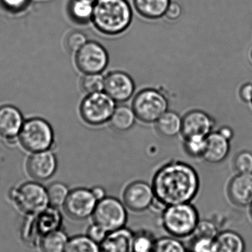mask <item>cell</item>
<instances>
[{
	"label": "cell",
	"mask_w": 252,
	"mask_h": 252,
	"mask_svg": "<svg viewBox=\"0 0 252 252\" xmlns=\"http://www.w3.org/2000/svg\"><path fill=\"white\" fill-rule=\"evenodd\" d=\"M152 186L158 207L190 203L199 191V176L187 163L170 161L156 172Z\"/></svg>",
	"instance_id": "1"
},
{
	"label": "cell",
	"mask_w": 252,
	"mask_h": 252,
	"mask_svg": "<svg viewBox=\"0 0 252 252\" xmlns=\"http://www.w3.org/2000/svg\"><path fill=\"white\" fill-rule=\"evenodd\" d=\"M133 11L127 0H97L94 4L92 22L98 31L117 35L128 29Z\"/></svg>",
	"instance_id": "2"
},
{
	"label": "cell",
	"mask_w": 252,
	"mask_h": 252,
	"mask_svg": "<svg viewBox=\"0 0 252 252\" xmlns=\"http://www.w3.org/2000/svg\"><path fill=\"white\" fill-rule=\"evenodd\" d=\"M199 220L198 210L191 203L166 207L161 216L166 232L179 239L192 236Z\"/></svg>",
	"instance_id": "3"
},
{
	"label": "cell",
	"mask_w": 252,
	"mask_h": 252,
	"mask_svg": "<svg viewBox=\"0 0 252 252\" xmlns=\"http://www.w3.org/2000/svg\"><path fill=\"white\" fill-rule=\"evenodd\" d=\"M17 140L28 152L47 151L51 149L54 143V131L45 120L30 118L24 122Z\"/></svg>",
	"instance_id": "4"
},
{
	"label": "cell",
	"mask_w": 252,
	"mask_h": 252,
	"mask_svg": "<svg viewBox=\"0 0 252 252\" xmlns=\"http://www.w3.org/2000/svg\"><path fill=\"white\" fill-rule=\"evenodd\" d=\"M169 101L159 90L144 89L136 94L132 103V108L136 118L145 124H154L167 111Z\"/></svg>",
	"instance_id": "5"
},
{
	"label": "cell",
	"mask_w": 252,
	"mask_h": 252,
	"mask_svg": "<svg viewBox=\"0 0 252 252\" xmlns=\"http://www.w3.org/2000/svg\"><path fill=\"white\" fill-rule=\"evenodd\" d=\"M115 107L116 103L105 92L89 94L80 103V116L88 125L102 126L109 122Z\"/></svg>",
	"instance_id": "6"
},
{
	"label": "cell",
	"mask_w": 252,
	"mask_h": 252,
	"mask_svg": "<svg viewBox=\"0 0 252 252\" xmlns=\"http://www.w3.org/2000/svg\"><path fill=\"white\" fill-rule=\"evenodd\" d=\"M93 223L108 232L125 227L127 221V207L114 197L106 196L99 201L93 215Z\"/></svg>",
	"instance_id": "7"
},
{
	"label": "cell",
	"mask_w": 252,
	"mask_h": 252,
	"mask_svg": "<svg viewBox=\"0 0 252 252\" xmlns=\"http://www.w3.org/2000/svg\"><path fill=\"white\" fill-rule=\"evenodd\" d=\"M11 197L18 209L30 216L48 207L47 189L37 182L22 184L12 191Z\"/></svg>",
	"instance_id": "8"
},
{
	"label": "cell",
	"mask_w": 252,
	"mask_h": 252,
	"mask_svg": "<svg viewBox=\"0 0 252 252\" xmlns=\"http://www.w3.org/2000/svg\"><path fill=\"white\" fill-rule=\"evenodd\" d=\"M75 66L83 74H99L106 69L109 55L105 47L96 41L87 42L75 53Z\"/></svg>",
	"instance_id": "9"
},
{
	"label": "cell",
	"mask_w": 252,
	"mask_h": 252,
	"mask_svg": "<svg viewBox=\"0 0 252 252\" xmlns=\"http://www.w3.org/2000/svg\"><path fill=\"white\" fill-rule=\"evenodd\" d=\"M97 202L91 189L76 188L70 191L63 207L71 219L84 220L92 216Z\"/></svg>",
	"instance_id": "10"
},
{
	"label": "cell",
	"mask_w": 252,
	"mask_h": 252,
	"mask_svg": "<svg viewBox=\"0 0 252 252\" xmlns=\"http://www.w3.org/2000/svg\"><path fill=\"white\" fill-rule=\"evenodd\" d=\"M123 200L127 208L135 213L146 211L153 205L155 193L152 185L143 181H136L126 187Z\"/></svg>",
	"instance_id": "11"
},
{
	"label": "cell",
	"mask_w": 252,
	"mask_h": 252,
	"mask_svg": "<svg viewBox=\"0 0 252 252\" xmlns=\"http://www.w3.org/2000/svg\"><path fill=\"white\" fill-rule=\"evenodd\" d=\"M136 85L132 77L122 71L109 72L105 77L104 92L115 103H124L135 93Z\"/></svg>",
	"instance_id": "12"
},
{
	"label": "cell",
	"mask_w": 252,
	"mask_h": 252,
	"mask_svg": "<svg viewBox=\"0 0 252 252\" xmlns=\"http://www.w3.org/2000/svg\"><path fill=\"white\" fill-rule=\"evenodd\" d=\"M57 158L50 150L31 153L25 164L27 173L36 181L50 179L57 170Z\"/></svg>",
	"instance_id": "13"
},
{
	"label": "cell",
	"mask_w": 252,
	"mask_h": 252,
	"mask_svg": "<svg viewBox=\"0 0 252 252\" xmlns=\"http://www.w3.org/2000/svg\"><path fill=\"white\" fill-rule=\"evenodd\" d=\"M216 122L207 112L192 110L182 118L181 133L183 137L191 136H207L213 131Z\"/></svg>",
	"instance_id": "14"
},
{
	"label": "cell",
	"mask_w": 252,
	"mask_h": 252,
	"mask_svg": "<svg viewBox=\"0 0 252 252\" xmlns=\"http://www.w3.org/2000/svg\"><path fill=\"white\" fill-rule=\"evenodd\" d=\"M24 118L21 111L10 104L0 106V137L7 142L18 139L23 125Z\"/></svg>",
	"instance_id": "15"
},
{
	"label": "cell",
	"mask_w": 252,
	"mask_h": 252,
	"mask_svg": "<svg viewBox=\"0 0 252 252\" xmlns=\"http://www.w3.org/2000/svg\"><path fill=\"white\" fill-rule=\"evenodd\" d=\"M230 201L241 207L252 204V173H238L229 182L227 189Z\"/></svg>",
	"instance_id": "16"
},
{
	"label": "cell",
	"mask_w": 252,
	"mask_h": 252,
	"mask_svg": "<svg viewBox=\"0 0 252 252\" xmlns=\"http://www.w3.org/2000/svg\"><path fill=\"white\" fill-rule=\"evenodd\" d=\"M33 216V220L28 223L30 232L35 230V237L41 238L49 232L59 229L62 218L55 207H47L45 210Z\"/></svg>",
	"instance_id": "17"
},
{
	"label": "cell",
	"mask_w": 252,
	"mask_h": 252,
	"mask_svg": "<svg viewBox=\"0 0 252 252\" xmlns=\"http://www.w3.org/2000/svg\"><path fill=\"white\" fill-rule=\"evenodd\" d=\"M134 232L128 228H121L108 232L99 244L100 252H133Z\"/></svg>",
	"instance_id": "18"
},
{
	"label": "cell",
	"mask_w": 252,
	"mask_h": 252,
	"mask_svg": "<svg viewBox=\"0 0 252 252\" xmlns=\"http://www.w3.org/2000/svg\"><path fill=\"white\" fill-rule=\"evenodd\" d=\"M230 148V141L218 132L213 131L207 136V147L203 158L207 162L218 164L227 158Z\"/></svg>",
	"instance_id": "19"
},
{
	"label": "cell",
	"mask_w": 252,
	"mask_h": 252,
	"mask_svg": "<svg viewBox=\"0 0 252 252\" xmlns=\"http://www.w3.org/2000/svg\"><path fill=\"white\" fill-rule=\"evenodd\" d=\"M172 0H133V5L142 17L156 20L164 17Z\"/></svg>",
	"instance_id": "20"
},
{
	"label": "cell",
	"mask_w": 252,
	"mask_h": 252,
	"mask_svg": "<svg viewBox=\"0 0 252 252\" xmlns=\"http://www.w3.org/2000/svg\"><path fill=\"white\" fill-rule=\"evenodd\" d=\"M94 4L91 0H70L67 7L70 19L78 25L92 22Z\"/></svg>",
	"instance_id": "21"
},
{
	"label": "cell",
	"mask_w": 252,
	"mask_h": 252,
	"mask_svg": "<svg viewBox=\"0 0 252 252\" xmlns=\"http://www.w3.org/2000/svg\"><path fill=\"white\" fill-rule=\"evenodd\" d=\"M216 252H245L244 238L234 231H223L216 238Z\"/></svg>",
	"instance_id": "22"
},
{
	"label": "cell",
	"mask_w": 252,
	"mask_h": 252,
	"mask_svg": "<svg viewBox=\"0 0 252 252\" xmlns=\"http://www.w3.org/2000/svg\"><path fill=\"white\" fill-rule=\"evenodd\" d=\"M155 124L157 130L165 137H175L181 133L182 118L173 111H167Z\"/></svg>",
	"instance_id": "23"
},
{
	"label": "cell",
	"mask_w": 252,
	"mask_h": 252,
	"mask_svg": "<svg viewBox=\"0 0 252 252\" xmlns=\"http://www.w3.org/2000/svg\"><path fill=\"white\" fill-rule=\"evenodd\" d=\"M136 119L133 108L121 105L115 107L109 123L115 130L127 131L133 127Z\"/></svg>",
	"instance_id": "24"
},
{
	"label": "cell",
	"mask_w": 252,
	"mask_h": 252,
	"mask_svg": "<svg viewBox=\"0 0 252 252\" xmlns=\"http://www.w3.org/2000/svg\"><path fill=\"white\" fill-rule=\"evenodd\" d=\"M68 241L66 234L57 229L40 238V250L41 252H64Z\"/></svg>",
	"instance_id": "25"
},
{
	"label": "cell",
	"mask_w": 252,
	"mask_h": 252,
	"mask_svg": "<svg viewBox=\"0 0 252 252\" xmlns=\"http://www.w3.org/2000/svg\"><path fill=\"white\" fill-rule=\"evenodd\" d=\"M64 252H100V249L88 237L75 236L68 240Z\"/></svg>",
	"instance_id": "26"
},
{
	"label": "cell",
	"mask_w": 252,
	"mask_h": 252,
	"mask_svg": "<svg viewBox=\"0 0 252 252\" xmlns=\"http://www.w3.org/2000/svg\"><path fill=\"white\" fill-rule=\"evenodd\" d=\"M46 189L49 205L55 208L63 207L70 192L67 185L62 182H54L49 185Z\"/></svg>",
	"instance_id": "27"
},
{
	"label": "cell",
	"mask_w": 252,
	"mask_h": 252,
	"mask_svg": "<svg viewBox=\"0 0 252 252\" xmlns=\"http://www.w3.org/2000/svg\"><path fill=\"white\" fill-rule=\"evenodd\" d=\"M156 241L153 234L149 231L134 232L133 252H153Z\"/></svg>",
	"instance_id": "28"
},
{
	"label": "cell",
	"mask_w": 252,
	"mask_h": 252,
	"mask_svg": "<svg viewBox=\"0 0 252 252\" xmlns=\"http://www.w3.org/2000/svg\"><path fill=\"white\" fill-rule=\"evenodd\" d=\"M207 147V136H191L184 138L183 149L192 158H203Z\"/></svg>",
	"instance_id": "29"
},
{
	"label": "cell",
	"mask_w": 252,
	"mask_h": 252,
	"mask_svg": "<svg viewBox=\"0 0 252 252\" xmlns=\"http://www.w3.org/2000/svg\"><path fill=\"white\" fill-rule=\"evenodd\" d=\"M81 90L87 94L104 92L105 77L102 73L84 74L80 81Z\"/></svg>",
	"instance_id": "30"
},
{
	"label": "cell",
	"mask_w": 252,
	"mask_h": 252,
	"mask_svg": "<svg viewBox=\"0 0 252 252\" xmlns=\"http://www.w3.org/2000/svg\"><path fill=\"white\" fill-rule=\"evenodd\" d=\"M153 252H186V250L179 238L170 235L157 239Z\"/></svg>",
	"instance_id": "31"
},
{
	"label": "cell",
	"mask_w": 252,
	"mask_h": 252,
	"mask_svg": "<svg viewBox=\"0 0 252 252\" xmlns=\"http://www.w3.org/2000/svg\"><path fill=\"white\" fill-rule=\"evenodd\" d=\"M218 228L217 225L211 220L203 219L200 220L194 232L193 238H207L216 239L218 235Z\"/></svg>",
	"instance_id": "32"
},
{
	"label": "cell",
	"mask_w": 252,
	"mask_h": 252,
	"mask_svg": "<svg viewBox=\"0 0 252 252\" xmlns=\"http://www.w3.org/2000/svg\"><path fill=\"white\" fill-rule=\"evenodd\" d=\"M234 167L238 173H252V153L244 151L237 154Z\"/></svg>",
	"instance_id": "33"
},
{
	"label": "cell",
	"mask_w": 252,
	"mask_h": 252,
	"mask_svg": "<svg viewBox=\"0 0 252 252\" xmlns=\"http://www.w3.org/2000/svg\"><path fill=\"white\" fill-rule=\"evenodd\" d=\"M86 34L81 31H74L70 32L65 39L67 48L72 53H76L81 47L87 42Z\"/></svg>",
	"instance_id": "34"
},
{
	"label": "cell",
	"mask_w": 252,
	"mask_h": 252,
	"mask_svg": "<svg viewBox=\"0 0 252 252\" xmlns=\"http://www.w3.org/2000/svg\"><path fill=\"white\" fill-rule=\"evenodd\" d=\"M31 0H0V7L7 13L18 14L25 11Z\"/></svg>",
	"instance_id": "35"
},
{
	"label": "cell",
	"mask_w": 252,
	"mask_h": 252,
	"mask_svg": "<svg viewBox=\"0 0 252 252\" xmlns=\"http://www.w3.org/2000/svg\"><path fill=\"white\" fill-rule=\"evenodd\" d=\"M191 252H216V239L193 238L191 244Z\"/></svg>",
	"instance_id": "36"
},
{
	"label": "cell",
	"mask_w": 252,
	"mask_h": 252,
	"mask_svg": "<svg viewBox=\"0 0 252 252\" xmlns=\"http://www.w3.org/2000/svg\"><path fill=\"white\" fill-rule=\"evenodd\" d=\"M108 234V232L105 229H103L102 226L93 223L87 229V236L94 242L100 244L103 241V240L106 238Z\"/></svg>",
	"instance_id": "37"
},
{
	"label": "cell",
	"mask_w": 252,
	"mask_h": 252,
	"mask_svg": "<svg viewBox=\"0 0 252 252\" xmlns=\"http://www.w3.org/2000/svg\"><path fill=\"white\" fill-rule=\"evenodd\" d=\"M181 5L176 1H171L169 4L167 10H166L165 16L168 20L176 21L178 20L182 15Z\"/></svg>",
	"instance_id": "38"
},
{
	"label": "cell",
	"mask_w": 252,
	"mask_h": 252,
	"mask_svg": "<svg viewBox=\"0 0 252 252\" xmlns=\"http://www.w3.org/2000/svg\"><path fill=\"white\" fill-rule=\"evenodd\" d=\"M239 96L244 103H252V84H245L240 89Z\"/></svg>",
	"instance_id": "39"
},
{
	"label": "cell",
	"mask_w": 252,
	"mask_h": 252,
	"mask_svg": "<svg viewBox=\"0 0 252 252\" xmlns=\"http://www.w3.org/2000/svg\"><path fill=\"white\" fill-rule=\"evenodd\" d=\"M219 133L223 137L226 138V139H228L229 141L232 140L233 139L234 136V131L229 126H222L220 129L218 130Z\"/></svg>",
	"instance_id": "40"
},
{
	"label": "cell",
	"mask_w": 252,
	"mask_h": 252,
	"mask_svg": "<svg viewBox=\"0 0 252 252\" xmlns=\"http://www.w3.org/2000/svg\"><path fill=\"white\" fill-rule=\"evenodd\" d=\"M91 191L98 201H101L107 196L106 191L102 187H94L93 189H91Z\"/></svg>",
	"instance_id": "41"
},
{
	"label": "cell",
	"mask_w": 252,
	"mask_h": 252,
	"mask_svg": "<svg viewBox=\"0 0 252 252\" xmlns=\"http://www.w3.org/2000/svg\"><path fill=\"white\" fill-rule=\"evenodd\" d=\"M250 207H251V209H250V213H251V216L252 218V204L251 206H250Z\"/></svg>",
	"instance_id": "42"
},
{
	"label": "cell",
	"mask_w": 252,
	"mask_h": 252,
	"mask_svg": "<svg viewBox=\"0 0 252 252\" xmlns=\"http://www.w3.org/2000/svg\"><path fill=\"white\" fill-rule=\"evenodd\" d=\"M250 56H251V59H252V50L251 54H250Z\"/></svg>",
	"instance_id": "43"
},
{
	"label": "cell",
	"mask_w": 252,
	"mask_h": 252,
	"mask_svg": "<svg viewBox=\"0 0 252 252\" xmlns=\"http://www.w3.org/2000/svg\"><path fill=\"white\" fill-rule=\"evenodd\" d=\"M91 1H93V2H96V1H97V0H91Z\"/></svg>",
	"instance_id": "44"
}]
</instances>
